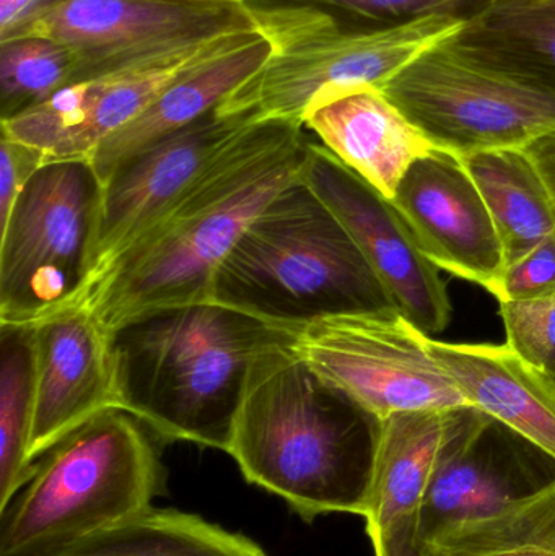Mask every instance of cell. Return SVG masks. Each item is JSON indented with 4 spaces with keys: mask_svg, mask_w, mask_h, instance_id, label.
<instances>
[{
    "mask_svg": "<svg viewBox=\"0 0 555 556\" xmlns=\"http://www.w3.org/2000/svg\"><path fill=\"white\" fill-rule=\"evenodd\" d=\"M303 129L287 121L241 127L77 307L116 333L152 314L211 303L212 280L225 257L266 205L300 178L308 146Z\"/></svg>",
    "mask_w": 555,
    "mask_h": 556,
    "instance_id": "obj_1",
    "label": "cell"
},
{
    "mask_svg": "<svg viewBox=\"0 0 555 556\" xmlns=\"http://www.w3.org/2000/svg\"><path fill=\"white\" fill-rule=\"evenodd\" d=\"M290 343L254 358L227 454L248 483L282 498L303 521L364 516L383 420L323 381Z\"/></svg>",
    "mask_w": 555,
    "mask_h": 556,
    "instance_id": "obj_2",
    "label": "cell"
},
{
    "mask_svg": "<svg viewBox=\"0 0 555 556\" xmlns=\"http://www.w3.org/2000/svg\"><path fill=\"white\" fill-rule=\"evenodd\" d=\"M295 332L215 303L136 320L114 333L126 412L160 440L228 453L254 358Z\"/></svg>",
    "mask_w": 555,
    "mask_h": 556,
    "instance_id": "obj_3",
    "label": "cell"
},
{
    "mask_svg": "<svg viewBox=\"0 0 555 556\" xmlns=\"http://www.w3.org/2000/svg\"><path fill=\"white\" fill-rule=\"evenodd\" d=\"M211 303L293 329L335 314L396 307L341 222L300 178L225 257Z\"/></svg>",
    "mask_w": 555,
    "mask_h": 556,
    "instance_id": "obj_4",
    "label": "cell"
},
{
    "mask_svg": "<svg viewBox=\"0 0 555 556\" xmlns=\"http://www.w3.org/2000/svg\"><path fill=\"white\" fill-rule=\"evenodd\" d=\"M159 440L126 410L65 437L0 513V556L48 555L152 508L168 477Z\"/></svg>",
    "mask_w": 555,
    "mask_h": 556,
    "instance_id": "obj_5",
    "label": "cell"
},
{
    "mask_svg": "<svg viewBox=\"0 0 555 556\" xmlns=\"http://www.w3.org/2000/svg\"><path fill=\"white\" fill-rule=\"evenodd\" d=\"M250 13L257 31L273 42V55L214 111L251 123L302 126L308 111L328 98L367 85L383 88L437 42L465 28L469 15L433 12L351 31L313 7L250 5Z\"/></svg>",
    "mask_w": 555,
    "mask_h": 556,
    "instance_id": "obj_6",
    "label": "cell"
},
{
    "mask_svg": "<svg viewBox=\"0 0 555 556\" xmlns=\"http://www.w3.org/2000/svg\"><path fill=\"white\" fill-rule=\"evenodd\" d=\"M381 90L436 149L458 159L524 150L555 129V88L468 20Z\"/></svg>",
    "mask_w": 555,
    "mask_h": 556,
    "instance_id": "obj_7",
    "label": "cell"
},
{
    "mask_svg": "<svg viewBox=\"0 0 555 556\" xmlns=\"http://www.w3.org/2000/svg\"><path fill=\"white\" fill-rule=\"evenodd\" d=\"M103 185L90 160H51L0 227V324H39L80 301Z\"/></svg>",
    "mask_w": 555,
    "mask_h": 556,
    "instance_id": "obj_8",
    "label": "cell"
},
{
    "mask_svg": "<svg viewBox=\"0 0 555 556\" xmlns=\"http://www.w3.org/2000/svg\"><path fill=\"white\" fill-rule=\"evenodd\" d=\"M400 309L335 314L299 327L293 352L328 384L384 420L471 405Z\"/></svg>",
    "mask_w": 555,
    "mask_h": 556,
    "instance_id": "obj_9",
    "label": "cell"
},
{
    "mask_svg": "<svg viewBox=\"0 0 555 556\" xmlns=\"http://www.w3.org/2000/svg\"><path fill=\"white\" fill-rule=\"evenodd\" d=\"M554 486V457L475 405L452 408L436 472L417 513V541L491 518Z\"/></svg>",
    "mask_w": 555,
    "mask_h": 556,
    "instance_id": "obj_10",
    "label": "cell"
},
{
    "mask_svg": "<svg viewBox=\"0 0 555 556\" xmlns=\"http://www.w3.org/2000/svg\"><path fill=\"white\" fill-rule=\"evenodd\" d=\"M243 25H254L248 2L61 0L0 42L42 38L68 46L80 59V81Z\"/></svg>",
    "mask_w": 555,
    "mask_h": 556,
    "instance_id": "obj_11",
    "label": "cell"
},
{
    "mask_svg": "<svg viewBox=\"0 0 555 556\" xmlns=\"http://www.w3.org/2000/svg\"><path fill=\"white\" fill-rule=\"evenodd\" d=\"M300 179L341 222L394 306L426 336L442 333L452 319L449 288L391 199L323 143L306 146Z\"/></svg>",
    "mask_w": 555,
    "mask_h": 556,
    "instance_id": "obj_12",
    "label": "cell"
},
{
    "mask_svg": "<svg viewBox=\"0 0 555 556\" xmlns=\"http://www.w3.org/2000/svg\"><path fill=\"white\" fill-rule=\"evenodd\" d=\"M391 202L437 269L495 293L505 270L504 248L462 159L430 150L407 168Z\"/></svg>",
    "mask_w": 555,
    "mask_h": 556,
    "instance_id": "obj_13",
    "label": "cell"
},
{
    "mask_svg": "<svg viewBox=\"0 0 555 556\" xmlns=\"http://www.w3.org/2000/svg\"><path fill=\"white\" fill-rule=\"evenodd\" d=\"M251 121L215 111L160 140L103 186L93 266L80 306L123 254L185 194L215 153ZM75 306V307H77Z\"/></svg>",
    "mask_w": 555,
    "mask_h": 556,
    "instance_id": "obj_14",
    "label": "cell"
},
{
    "mask_svg": "<svg viewBox=\"0 0 555 556\" xmlns=\"http://www.w3.org/2000/svg\"><path fill=\"white\" fill-rule=\"evenodd\" d=\"M36 326L35 417L29 459L108 410H126L114 333L84 307Z\"/></svg>",
    "mask_w": 555,
    "mask_h": 556,
    "instance_id": "obj_15",
    "label": "cell"
},
{
    "mask_svg": "<svg viewBox=\"0 0 555 556\" xmlns=\"http://www.w3.org/2000/svg\"><path fill=\"white\" fill-rule=\"evenodd\" d=\"M303 127L388 199L394 198L407 168L436 149L384 91L371 85L316 104Z\"/></svg>",
    "mask_w": 555,
    "mask_h": 556,
    "instance_id": "obj_16",
    "label": "cell"
},
{
    "mask_svg": "<svg viewBox=\"0 0 555 556\" xmlns=\"http://www.w3.org/2000/svg\"><path fill=\"white\" fill-rule=\"evenodd\" d=\"M433 358L471 405L507 425L555 459V378L507 343H450L427 337Z\"/></svg>",
    "mask_w": 555,
    "mask_h": 556,
    "instance_id": "obj_17",
    "label": "cell"
},
{
    "mask_svg": "<svg viewBox=\"0 0 555 556\" xmlns=\"http://www.w3.org/2000/svg\"><path fill=\"white\" fill-rule=\"evenodd\" d=\"M273 52L270 39L257 31L169 85L136 119L98 147L90 162L101 185L160 140L212 113L231 91L256 74Z\"/></svg>",
    "mask_w": 555,
    "mask_h": 556,
    "instance_id": "obj_18",
    "label": "cell"
},
{
    "mask_svg": "<svg viewBox=\"0 0 555 556\" xmlns=\"http://www.w3.org/2000/svg\"><path fill=\"white\" fill-rule=\"evenodd\" d=\"M450 410L398 412L384 418L362 516L374 551L398 529L416 525L449 430Z\"/></svg>",
    "mask_w": 555,
    "mask_h": 556,
    "instance_id": "obj_19",
    "label": "cell"
},
{
    "mask_svg": "<svg viewBox=\"0 0 555 556\" xmlns=\"http://www.w3.org/2000/svg\"><path fill=\"white\" fill-rule=\"evenodd\" d=\"M497 228L505 267L555 235L550 191L525 150H497L462 159Z\"/></svg>",
    "mask_w": 555,
    "mask_h": 556,
    "instance_id": "obj_20",
    "label": "cell"
},
{
    "mask_svg": "<svg viewBox=\"0 0 555 556\" xmlns=\"http://www.w3.org/2000/svg\"><path fill=\"white\" fill-rule=\"evenodd\" d=\"M42 556H269L256 542L198 515L150 508Z\"/></svg>",
    "mask_w": 555,
    "mask_h": 556,
    "instance_id": "obj_21",
    "label": "cell"
},
{
    "mask_svg": "<svg viewBox=\"0 0 555 556\" xmlns=\"http://www.w3.org/2000/svg\"><path fill=\"white\" fill-rule=\"evenodd\" d=\"M36 326L0 324V513L35 470Z\"/></svg>",
    "mask_w": 555,
    "mask_h": 556,
    "instance_id": "obj_22",
    "label": "cell"
},
{
    "mask_svg": "<svg viewBox=\"0 0 555 556\" xmlns=\"http://www.w3.org/2000/svg\"><path fill=\"white\" fill-rule=\"evenodd\" d=\"M424 556H555V486L491 518L419 542Z\"/></svg>",
    "mask_w": 555,
    "mask_h": 556,
    "instance_id": "obj_23",
    "label": "cell"
},
{
    "mask_svg": "<svg viewBox=\"0 0 555 556\" xmlns=\"http://www.w3.org/2000/svg\"><path fill=\"white\" fill-rule=\"evenodd\" d=\"M468 26L555 88V0H481Z\"/></svg>",
    "mask_w": 555,
    "mask_h": 556,
    "instance_id": "obj_24",
    "label": "cell"
},
{
    "mask_svg": "<svg viewBox=\"0 0 555 556\" xmlns=\"http://www.w3.org/2000/svg\"><path fill=\"white\" fill-rule=\"evenodd\" d=\"M80 59L68 46L42 38H22L0 46L2 119L48 100L74 84Z\"/></svg>",
    "mask_w": 555,
    "mask_h": 556,
    "instance_id": "obj_25",
    "label": "cell"
},
{
    "mask_svg": "<svg viewBox=\"0 0 555 556\" xmlns=\"http://www.w3.org/2000/svg\"><path fill=\"white\" fill-rule=\"evenodd\" d=\"M499 304L507 345L525 362L555 378V294Z\"/></svg>",
    "mask_w": 555,
    "mask_h": 556,
    "instance_id": "obj_26",
    "label": "cell"
},
{
    "mask_svg": "<svg viewBox=\"0 0 555 556\" xmlns=\"http://www.w3.org/2000/svg\"><path fill=\"white\" fill-rule=\"evenodd\" d=\"M555 294V235L505 267L494 296L497 301H527Z\"/></svg>",
    "mask_w": 555,
    "mask_h": 556,
    "instance_id": "obj_27",
    "label": "cell"
},
{
    "mask_svg": "<svg viewBox=\"0 0 555 556\" xmlns=\"http://www.w3.org/2000/svg\"><path fill=\"white\" fill-rule=\"evenodd\" d=\"M41 150L2 136L0 142V227L5 224L16 199L41 166L48 163Z\"/></svg>",
    "mask_w": 555,
    "mask_h": 556,
    "instance_id": "obj_28",
    "label": "cell"
},
{
    "mask_svg": "<svg viewBox=\"0 0 555 556\" xmlns=\"http://www.w3.org/2000/svg\"><path fill=\"white\" fill-rule=\"evenodd\" d=\"M375 22L398 23L433 12L471 13L478 0H321Z\"/></svg>",
    "mask_w": 555,
    "mask_h": 556,
    "instance_id": "obj_29",
    "label": "cell"
},
{
    "mask_svg": "<svg viewBox=\"0 0 555 556\" xmlns=\"http://www.w3.org/2000/svg\"><path fill=\"white\" fill-rule=\"evenodd\" d=\"M61 0H0V41L18 26Z\"/></svg>",
    "mask_w": 555,
    "mask_h": 556,
    "instance_id": "obj_30",
    "label": "cell"
},
{
    "mask_svg": "<svg viewBox=\"0 0 555 556\" xmlns=\"http://www.w3.org/2000/svg\"><path fill=\"white\" fill-rule=\"evenodd\" d=\"M524 150L543 178L555 208V129L538 137Z\"/></svg>",
    "mask_w": 555,
    "mask_h": 556,
    "instance_id": "obj_31",
    "label": "cell"
},
{
    "mask_svg": "<svg viewBox=\"0 0 555 556\" xmlns=\"http://www.w3.org/2000/svg\"><path fill=\"white\" fill-rule=\"evenodd\" d=\"M375 556H424L416 538V525H406L384 541Z\"/></svg>",
    "mask_w": 555,
    "mask_h": 556,
    "instance_id": "obj_32",
    "label": "cell"
},
{
    "mask_svg": "<svg viewBox=\"0 0 555 556\" xmlns=\"http://www.w3.org/2000/svg\"><path fill=\"white\" fill-rule=\"evenodd\" d=\"M188 2L231 3V5H243V3H247V0H188Z\"/></svg>",
    "mask_w": 555,
    "mask_h": 556,
    "instance_id": "obj_33",
    "label": "cell"
}]
</instances>
